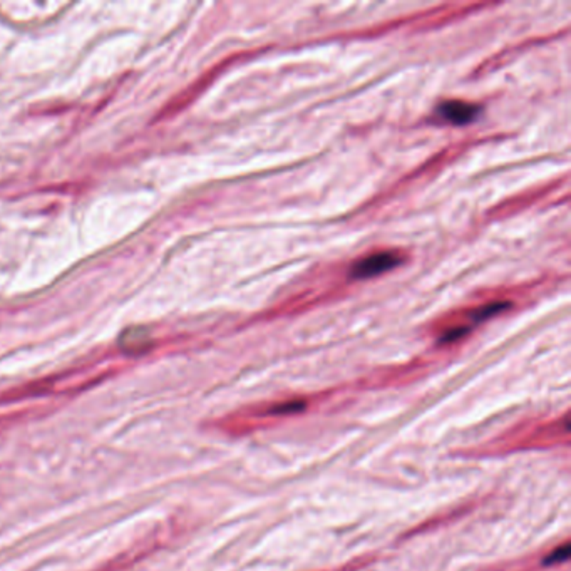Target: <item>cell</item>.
Returning <instances> with one entry per match:
<instances>
[{"label":"cell","mask_w":571,"mask_h":571,"mask_svg":"<svg viewBox=\"0 0 571 571\" xmlns=\"http://www.w3.org/2000/svg\"><path fill=\"white\" fill-rule=\"evenodd\" d=\"M401 256L392 251H380V253H374L365 258L358 260L353 263L351 270V277L353 280H367V278H374L382 275V273L391 272L397 265H401Z\"/></svg>","instance_id":"obj_1"},{"label":"cell","mask_w":571,"mask_h":571,"mask_svg":"<svg viewBox=\"0 0 571 571\" xmlns=\"http://www.w3.org/2000/svg\"><path fill=\"white\" fill-rule=\"evenodd\" d=\"M481 114V108L476 104L464 103V101H444L436 108V116L442 123L464 126L472 123Z\"/></svg>","instance_id":"obj_2"},{"label":"cell","mask_w":571,"mask_h":571,"mask_svg":"<svg viewBox=\"0 0 571 571\" xmlns=\"http://www.w3.org/2000/svg\"><path fill=\"white\" fill-rule=\"evenodd\" d=\"M134 335L136 337H132L126 332V334L121 337V347L124 349L126 352H131V353H139L143 351H148L149 347V337L148 334H139L138 329H134Z\"/></svg>","instance_id":"obj_3"},{"label":"cell","mask_w":571,"mask_h":571,"mask_svg":"<svg viewBox=\"0 0 571 571\" xmlns=\"http://www.w3.org/2000/svg\"><path fill=\"white\" fill-rule=\"evenodd\" d=\"M510 307V303L506 302H496V303H489V305H484V307H479L476 308L475 312H471V327L476 325V324H481V322L488 320V318L498 315L499 312H503V310H506Z\"/></svg>","instance_id":"obj_4"},{"label":"cell","mask_w":571,"mask_h":571,"mask_svg":"<svg viewBox=\"0 0 571 571\" xmlns=\"http://www.w3.org/2000/svg\"><path fill=\"white\" fill-rule=\"evenodd\" d=\"M568 556H570V544L568 543H565L563 546H560L558 548V550H555L551 553L550 556L546 558V560L543 561V565H556V563H561V561H565V560H568Z\"/></svg>","instance_id":"obj_5"},{"label":"cell","mask_w":571,"mask_h":571,"mask_svg":"<svg viewBox=\"0 0 571 571\" xmlns=\"http://www.w3.org/2000/svg\"><path fill=\"white\" fill-rule=\"evenodd\" d=\"M305 407L303 402H287V404L273 407L272 413L273 414H289V413H299Z\"/></svg>","instance_id":"obj_6"}]
</instances>
